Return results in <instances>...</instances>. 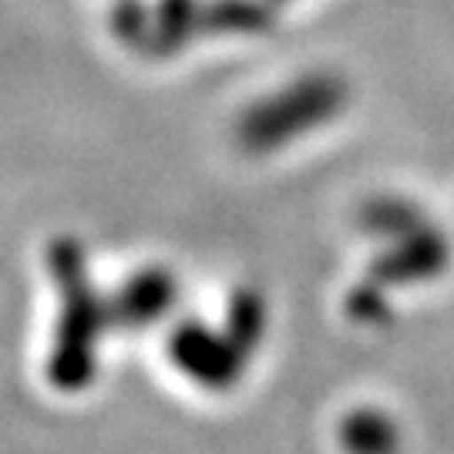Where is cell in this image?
Returning <instances> with one entry per match:
<instances>
[{"instance_id": "1", "label": "cell", "mask_w": 454, "mask_h": 454, "mask_svg": "<svg viewBox=\"0 0 454 454\" xmlns=\"http://www.w3.org/2000/svg\"><path fill=\"white\" fill-rule=\"evenodd\" d=\"M51 270L61 293V317H58V337L51 347L48 373L61 390H78L95 373V347L112 313H108V303L98 300L84 270L82 249L74 243L54 246Z\"/></svg>"}, {"instance_id": "2", "label": "cell", "mask_w": 454, "mask_h": 454, "mask_svg": "<svg viewBox=\"0 0 454 454\" xmlns=\"http://www.w3.org/2000/svg\"><path fill=\"white\" fill-rule=\"evenodd\" d=\"M168 357L185 377H192L199 387L223 390L239 377L246 354L226 330L219 333L206 324L189 320V324L176 326V333L168 337Z\"/></svg>"}, {"instance_id": "3", "label": "cell", "mask_w": 454, "mask_h": 454, "mask_svg": "<svg viewBox=\"0 0 454 454\" xmlns=\"http://www.w3.org/2000/svg\"><path fill=\"white\" fill-rule=\"evenodd\" d=\"M333 91L330 88H303L290 98H279L273 105H266L260 112H253L246 118L243 131V145L249 152H273V148L286 145V138L300 135L303 129L317 125L320 118H326V112L333 108Z\"/></svg>"}, {"instance_id": "4", "label": "cell", "mask_w": 454, "mask_h": 454, "mask_svg": "<svg viewBox=\"0 0 454 454\" xmlns=\"http://www.w3.org/2000/svg\"><path fill=\"white\" fill-rule=\"evenodd\" d=\"M448 262V246L431 226H421L394 239L387 253L373 262L377 283H418L438 276Z\"/></svg>"}, {"instance_id": "5", "label": "cell", "mask_w": 454, "mask_h": 454, "mask_svg": "<svg viewBox=\"0 0 454 454\" xmlns=\"http://www.w3.org/2000/svg\"><path fill=\"white\" fill-rule=\"evenodd\" d=\"M172 300H176V279L165 270H145V273H135L118 290V296L108 303V313L114 324L138 330V326L162 320Z\"/></svg>"}, {"instance_id": "6", "label": "cell", "mask_w": 454, "mask_h": 454, "mask_svg": "<svg viewBox=\"0 0 454 454\" xmlns=\"http://www.w3.org/2000/svg\"><path fill=\"white\" fill-rule=\"evenodd\" d=\"M340 441L350 454H394L397 448V431L380 411L360 407L340 427Z\"/></svg>"}, {"instance_id": "7", "label": "cell", "mask_w": 454, "mask_h": 454, "mask_svg": "<svg viewBox=\"0 0 454 454\" xmlns=\"http://www.w3.org/2000/svg\"><path fill=\"white\" fill-rule=\"evenodd\" d=\"M262 326H266V309L256 296H249V293H239L236 300H232V307H229V320H226V333L236 340V347L249 354L262 337Z\"/></svg>"}, {"instance_id": "8", "label": "cell", "mask_w": 454, "mask_h": 454, "mask_svg": "<svg viewBox=\"0 0 454 454\" xmlns=\"http://www.w3.org/2000/svg\"><path fill=\"white\" fill-rule=\"evenodd\" d=\"M421 215L411 209L407 202H394V199H384V202H373L367 209V229L371 232H380V236H390V239H401L407 232L421 229Z\"/></svg>"}]
</instances>
